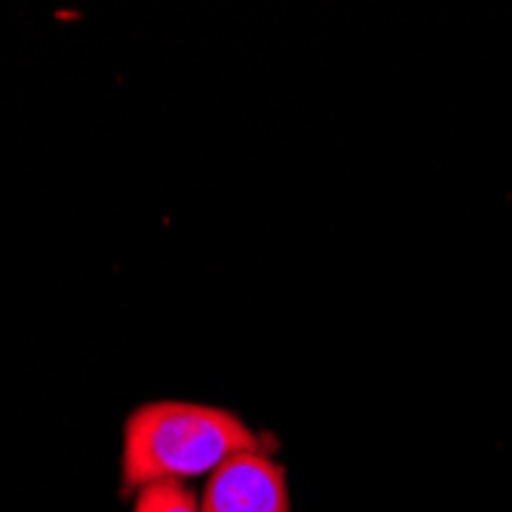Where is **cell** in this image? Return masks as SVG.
I'll return each mask as SVG.
<instances>
[{"label":"cell","instance_id":"1","mask_svg":"<svg viewBox=\"0 0 512 512\" xmlns=\"http://www.w3.org/2000/svg\"><path fill=\"white\" fill-rule=\"evenodd\" d=\"M258 448L252 427L227 408L181 399L148 402L126 417L120 488L138 494L148 485L209 476L237 451Z\"/></svg>","mask_w":512,"mask_h":512},{"label":"cell","instance_id":"2","mask_svg":"<svg viewBox=\"0 0 512 512\" xmlns=\"http://www.w3.org/2000/svg\"><path fill=\"white\" fill-rule=\"evenodd\" d=\"M200 512H292L286 473L261 448L237 451L209 473Z\"/></svg>","mask_w":512,"mask_h":512},{"label":"cell","instance_id":"3","mask_svg":"<svg viewBox=\"0 0 512 512\" xmlns=\"http://www.w3.org/2000/svg\"><path fill=\"white\" fill-rule=\"evenodd\" d=\"M135 512H200V500L181 482H160L135 494Z\"/></svg>","mask_w":512,"mask_h":512}]
</instances>
